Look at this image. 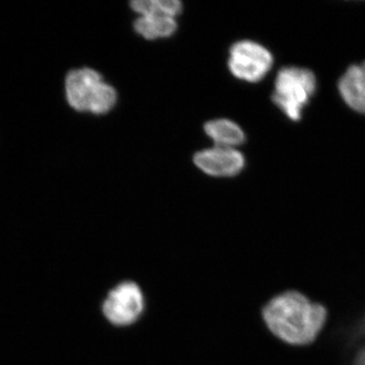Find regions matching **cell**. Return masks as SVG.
I'll use <instances>...</instances> for the list:
<instances>
[{
    "label": "cell",
    "mask_w": 365,
    "mask_h": 365,
    "mask_svg": "<svg viewBox=\"0 0 365 365\" xmlns=\"http://www.w3.org/2000/svg\"><path fill=\"white\" fill-rule=\"evenodd\" d=\"M268 330L285 344H312L323 331L328 312L323 304L313 302L295 290L272 297L262 311Z\"/></svg>",
    "instance_id": "6da1fadb"
},
{
    "label": "cell",
    "mask_w": 365,
    "mask_h": 365,
    "mask_svg": "<svg viewBox=\"0 0 365 365\" xmlns=\"http://www.w3.org/2000/svg\"><path fill=\"white\" fill-rule=\"evenodd\" d=\"M66 90L69 105L78 112L106 114L116 104V91L104 83L101 74L93 69L69 72Z\"/></svg>",
    "instance_id": "7a4b0ae2"
},
{
    "label": "cell",
    "mask_w": 365,
    "mask_h": 365,
    "mask_svg": "<svg viewBox=\"0 0 365 365\" xmlns=\"http://www.w3.org/2000/svg\"><path fill=\"white\" fill-rule=\"evenodd\" d=\"M316 90L317 78L313 71L302 67H283L276 76L272 101L285 116L297 122L302 119Z\"/></svg>",
    "instance_id": "3957f363"
},
{
    "label": "cell",
    "mask_w": 365,
    "mask_h": 365,
    "mask_svg": "<svg viewBox=\"0 0 365 365\" xmlns=\"http://www.w3.org/2000/svg\"><path fill=\"white\" fill-rule=\"evenodd\" d=\"M273 62L267 48L253 41H240L230 48L228 67L235 78L258 83L267 76Z\"/></svg>",
    "instance_id": "277c9868"
},
{
    "label": "cell",
    "mask_w": 365,
    "mask_h": 365,
    "mask_svg": "<svg viewBox=\"0 0 365 365\" xmlns=\"http://www.w3.org/2000/svg\"><path fill=\"white\" fill-rule=\"evenodd\" d=\"M143 292L134 282H123L110 292L104 302L106 318L115 325L125 326L135 322L143 313Z\"/></svg>",
    "instance_id": "5b68a950"
},
{
    "label": "cell",
    "mask_w": 365,
    "mask_h": 365,
    "mask_svg": "<svg viewBox=\"0 0 365 365\" xmlns=\"http://www.w3.org/2000/svg\"><path fill=\"white\" fill-rule=\"evenodd\" d=\"M194 163L199 169L213 177H234L245 167V158L240 151L220 146L197 153Z\"/></svg>",
    "instance_id": "8992f818"
},
{
    "label": "cell",
    "mask_w": 365,
    "mask_h": 365,
    "mask_svg": "<svg viewBox=\"0 0 365 365\" xmlns=\"http://www.w3.org/2000/svg\"><path fill=\"white\" fill-rule=\"evenodd\" d=\"M338 90L346 105L365 115V62L354 64L344 72Z\"/></svg>",
    "instance_id": "52a82bcc"
},
{
    "label": "cell",
    "mask_w": 365,
    "mask_h": 365,
    "mask_svg": "<svg viewBox=\"0 0 365 365\" xmlns=\"http://www.w3.org/2000/svg\"><path fill=\"white\" fill-rule=\"evenodd\" d=\"M204 129L206 134L220 148H234V146L244 143L246 139L241 127L230 120L208 122Z\"/></svg>",
    "instance_id": "ba28073f"
},
{
    "label": "cell",
    "mask_w": 365,
    "mask_h": 365,
    "mask_svg": "<svg viewBox=\"0 0 365 365\" xmlns=\"http://www.w3.org/2000/svg\"><path fill=\"white\" fill-rule=\"evenodd\" d=\"M134 29L145 39L170 37L177 31V23L170 16H141L134 23Z\"/></svg>",
    "instance_id": "9c48e42d"
},
{
    "label": "cell",
    "mask_w": 365,
    "mask_h": 365,
    "mask_svg": "<svg viewBox=\"0 0 365 365\" xmlns=\"http://www.w3.org/2000/svg\"><path fill=\"white\" fill-rule=\"evenodd\" d=\"M132 9L143 16H170L182 11V2L178 0H137L130 4Z\"/></svg>",
    "instance_id": "30bf717a"
},
{
    "label": "cell",
    "mask_w": 365,
    "mask_h": 365,
    "mask_svg": "<svg viewBox=\"0 0 365 365\" xmlns=\"http://www.w3.org/2000/svg\"><path fill=\"white\" fill-rule=\"evenodd\" d=\"M359 365H365V350L361 353V354H360Z\"/></svg>",
    "instance_id": "8fae6325"
}]
</instances>
